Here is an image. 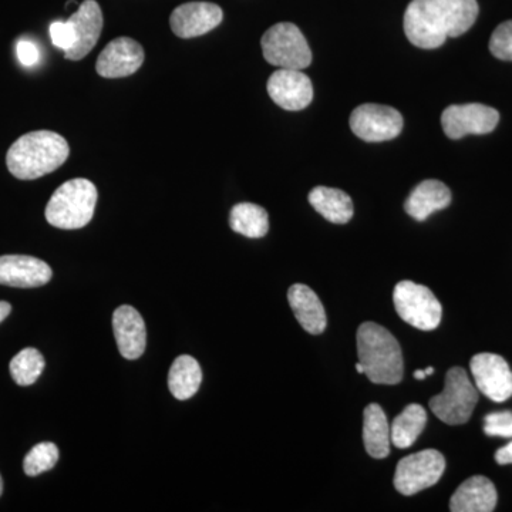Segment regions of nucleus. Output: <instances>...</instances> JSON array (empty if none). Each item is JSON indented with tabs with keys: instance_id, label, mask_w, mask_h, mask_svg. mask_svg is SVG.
Returning <instances> with one entry per match:
<instances>
[{
	"instance_id": "obj_1",
	"label": "nucleus",
	"mask_w": 512,
	"mask_h": 512,
	"mask_svg": "<svg viewBox=\"0 0 512 512\" xmlns=\"http://www.w3.org/2000/svg\"><path fill=\"white\" fill-rule=\"evenodd\" d=\"M69 156V144L60 134L32 131L18 138L9 148L6 165L13 177L29 181L53 173Z\"/></svg>"
},
{
	"instance_id": "obj_2",
	"label": "nucleus",
	"mask_w": 512,
	"mask_h": 512,
	"mask_svg": "<svg viewBox=\"0 0 512 512\" xmlns=\"http://www.w3.org/2000/svg\"><path fill=\"white\" fill-rule=\"evenodd\" d=\"M357 356L370 382L390 386L402 382V348L392 333L383 326L375 322H365L359 326Z\"/></svg>"
},
{
	"instance_id": "obj_3",
	"label": "nucleus",
	"mask_w": 512,
	"mask_h": 512,
	"mask_svg": "<svg viewBox=\"0 0 512 512\" xmlns=\"http://www.w3.org/2000/svg\"><path fill=\"white\" fill-rule=\"evenodd\" d=\"M97 188L86 178H74L57 188L46 207V220L60 229H80L92 221Z\"/></svg>"
},
{
	"instance_id": "obj_4",
	"label": "nucleus",
	"mask_w": 512,
	"mask_h": 512,
	"mask_svg": "<svg viewBox=\"0 0 512 512\" xmlns=\"http://www.w3.org/2000/svg\"><path fill=\"white\" fill-rule=\"evenodd\" d=\"M478 403L476 384L471 382L463 367H451L447 372L443 392L430 399V409L437 419L448 426H460L470 420Z\"/></svg>"
},
{
	"instance_id": "obj_5",
	"label": "nucleus",
	"mask_w": 512,
	"mask_h": 512,
	"mask_svg": "<svg viewBox=\"0 0 512 512\" xmlns=\"http://www.w3.org/2000/svg\"><path fill=\"white\" fill-rule=\"evenodd\" d=\"M266 62L279 69L305 70L311 66L312 52L298 26L276 23L261 40Z\"/></svg>"
},
{
	"instance_id": "obj_6",
	"label": "nucleus",
	"mask_w": 512,
	"mask_h": 512,
	"mask_svg": "<svg viewBox=\"0 0 512 512\" xmlns=\"http://www.w3.org/2000/svg\"><path fill=\"white\" fill-rule=\"evenodd\" d=\"M393 301L400 318L413 328L426 332L439 328L443 308L427 286L412 281L399 282L394 288Z\"/></svg>"
},
{
	"instance_id": "obj_7",
	"label": "nucleus",
	"mask_w": 512,
	"mask_h": 512,
	"mask_svg": "<svg viewBox=\"0 0 512 512\" xmlns=\"http://www.w3.org/2000/svg\"><path fill=\"white\" fill-rule=\"evenodd\" d=\"M446 470V458L440 451L429 450L410 454L397 464L394 487L403 495H414L439 483Z\"/></svg>"
},
{
	"instance_id": "obj_8",
	"label": "nucleus",
	"mask_w": 512,
	"mask_h": 512,
	"mask_svg": "<svg viewBox=\"0 0 512 512\" xmlns=\"http://www.w3.org/2000/svg\"><path fill=\"white\" fill-rule=\"evenodd\" d=\"M350 128L367 143L393 140L402 133L403 117L396 109L382 104H362L350 116Z\"/></svg>"
},
{
	"instance_id": "obj_9",
	"label": "nucleus",
	"mask_w": 512,
	"mask_h": 512,
	"mask_svg": "<svg viewBox=\"0 0 512 512\" xmlns=\"http://www.w3.org/2000/svg\"><path fill=\"white\" fill-rule=\"evenodd\" d=\"M500 121V113L485 104H453L441 114V126L451 140L468 134H488Z\"/></svg>"
},
{
	"instance_id": "obj_10",
	"label": "nucleus",
	"mask_w": 512,
	"mask_h": 512,
	"mask_svg": "<svg viewBox=\"0 0 512 512\" xmlns=\"http://www.w3.org/2000/svg\"><path fill=\"white\" fill-rule=\"evenodd\" d=\"M404 33L420 49H437L447 40V32L431 0H412L404 13Z\"/></svg>"
},
{
	"instance_id": "obj_11",
	"label": "nucleus",
	"mask_w": 512,
	"mask_h": 512,
	"mask_svg": "<svg viewBox=\"0 0 512 512\" xmlns=\"http://www.w3.org/2000/svg\"><path fill=\"white\" fill-rule=\"evenodd\" d=\"M471 373L478 392L495 403L507 402L512 396V370L504 357L480 353L471 359Z\"/></svg>"
},
{
	"instance_id": "obj_12",
	"label": "nucleus",
	"mask_w": 512,
	"mask_h": 512,
	"mask_svg": "<svg viewBox=\"0 0 512 512\" xmlns=\"http://www.w3.org/2000/svg\"><path fill=\"white\" fill-rule=\"evenodd\" d=\"M269 97L281 109L299 111L306 109L313 100L311 79L302 70L279 69L269 77Z\"/></svg>"
},
{
	"instance_id": "obj_13",
	"label": "nucleus",
	"mask_w": 512,
	"mask_h": 512,
	"mask_svg": "<svg viewBox=\"0 0 512 512\" xmlns=\"http://www.w3.org/2000/svg\"><path fill=\"white\" fill-rule=\"evenodd\" d=\"M144 59L146 55L140 43L131 37H117L100 53L96 70L104 79H121L136 73Z\"/></svg>"
},
{
	"instance_id": "obj_14",
	"label": "nucleus",
	"mask_w": 512,
	"mask_h": 512,
	"mask_svg": "<svg viewBox=\"0 0 512 512\" xmlns=\"http://www.w3.org/2000/svg\"><path fill=\"white\" fill-rule=\"evenodd\" d=\"M224 12L220 6L210 2H190L178 6L171 13L170 26L174 35L181 39H192L207 35L221 25Z\"/></svg>"
},
{
	"instance_id": "obj_15",
	"label": "nucleus",
	"mask_w": 512,
	"mask_h": 512,
	"mask_svg": "<svg viewBox=\"0 0 512 512\" xmlns=\"http://www.w3.org/2000/svg\"><path fill=\"white\" fill-rule=\"evenodd\" d=\"M67 22L72 25L76 40L72 49L64 53V57L72 62H79L89 55L99 42L103 30V12L96 0H84Z\"/></svg>"
},
{
	"instance_id": "obj_16",
	"label": "nucleus",
	"mask_w": 512,
	"mask_h": 512,
	"mask_svg": "<svg viewBox=\"0 0 512 512\" xmlns=\"http://www.w3.org/2000/svg\"><path fill=\"white\" fill-rule=\"evenodd\" d=\"M52 268L42 259L28 255L0 256V285L39 288L52 279Z\"/></svg>"
},
{
	"instance_id": "obj_17",
	"label": "nucleus",
	"mask_w": 512,
	"mask_h": 512,
	"mask_svg": "<svg viewBox=\"0 0 512 512\" xmlns=\"http://www.w3.org/2000/svg\"><path fill=\"white\" fill-rule=\"evenodd\" d=\"M113 330L124 359L136 360L143 356L147 345L146 323L133 306L123 305L116 309Z\"/></svg>"
},
{
	"instance_id": "obj_18",
	"label": "nucleus",
	"mask_w": 512,
	"mask_h": 512,
	"mask_svg": "<svg viewBox=\"0 0 512 512\" xmlns=\"http://www.w3.org/2000/svg\"><path fill=\"white\" fill-rule=\"evenodd\" d=\"M497 490L487 477L474 476L457 488L450 500L453 512H491L497 505Z\"/></svg>"
},
{
	"instance_id": "obj_19",
	"label": "nucleus",
	"mask_w": 512,
	"mask_h": 512,
	"mask_svg": "<svg viewBox=\"0 0 512 512\" xmlns=\"http://www.w3.org/2000/svg\"><path fill=\"white\" fill-rule=\"evenodd\" d=\"M288 301L293 315L301 323L302 328L311 335H320L325 332V308L315 292L309 286L296 284L289 288Z\"/></svg>"
},
{
	"instance_id": "obj_20",
	"label": "nucleus",
	"mask_w": 512,
	"mask_h": 512,
	"mask_svg": "<svg viewBox=\"0 0 512 512\" xmlns=\"http://www.w3.org/2000/svg\"><path fill=\"white\" fill-rule=\"evenodd\" d=\"M450 202L451 191L446 184L437 180H426L414 188L404 204V210L414 220L423 222L434 212L447 208Z\"/></svg>"
},
{
	"instance_id": "obj_21",
	"label": "nucleus",
	"mask_w": 512,
	"mask_h": 512,
	"mask_svg": "<svg viewBox=\"0 0 512 512\" xmlns=\"http://www.w3.org/2000/svg\"><path fill=\"white\" fill-rule=\"evenodd\" d=\"M390 426L379 404L372 403L363 412V443L370 457L382 460L390 454Z\"/></svg>"
},
{
	"instance_id": "obj_22",
	"label": "nucleus",
	"mask_w": 512,
	"mask_h": 512,
	"mask_svg": "<svg viewBox=\"0 0 512 512\" xmlns=\"http://www.w3.org/2000/svg\"><path fill=\"white\" fill-rule=\"evenodd\" d=\"M309 202L325 220L333 224H348L355 214L352 198L338 188H313L309 194Z\"/></svg>"
},
{
	"instance_id": "obj_23",
	"label": "nucleus",
	"mask_w": 512,
	"mask_h": 512,
	"mask_svg": "<svg viewBox=\"0 0 512 512\" xmlns=\"http://www.w3.org/2000/svg\"><path fill=\"white\" fill-rule=\"evenodd\" d=\"M448 37L464 35L478 18L477 0H431Z\"/></svg>"
},
{
	"instance_id": "obj_24",
	"label": "nucleus",
	"mask_w": 512,
	"mask_h": 512,
	"mask_svg": "<svg viewBox=\"0 0 512 512\" xmlns=\"http://www.w3.org/2000/svg\"><path fill=\"white\" fill-rule=\"evenodd\" d=\"M202 372L200 363L191 356H180L174 360L168 373V387L175 399L188 400L200 389Z\"/></svg>"
},
{
	"instance_id": "obj_25",
	"label": "nucleus",
	"mask_w": 512,
	"mask_h": 512,
	"mask_svg": "<svg viewBox=\"0 0 512 512\" xmlns=\"http://www.w3.org/2000/svg\"><path fill=\"white\" fill-rule=\"evenodd\" d=\"M427 424V413L420 404H409L399 416L394 419L390 427V437L392 443L397 448L412 447L414 441L424 431Z\"/></svg>"
},
{
	"instance_id": "obj_26",
	"label": "nucleus",
	"mask_w": 512,
	"mask_h": 512,
	"mask_svg": "<svg viewBox=\"0 0 512 512\" xmlns=\"http://www.w3.org/2000/svg\"><path fill=\"white\" fill-rule=\"evenodd\" d=\"M229 225L232 231L248 238H262L269 231L268 212L251 202L235 205L229 214Z\"/></svg>"
},
{
	"instance_id": "obj_27",
	"label": "nucleus",
	"mask_w": 512,
	"mask_h": 512,
	"mask_svg": "<svg viewBox=\"0 0 512 512\" xmlns=\"http://www.w3.org/2000/svg\"><path fill=\"white\" fill-rule=\"evenodd\" d=\"M10 375L19 386H30L39 379L45 370V359L35 348H26L10 362Z\"/></svg>"
},
{
	"instance_id": "obj_28",
	"label": "nucleus",
	"mask_w": 512,
	"mask_h": 512,
	"mask_svg": "<svg viewBox=\"0 0 512 512\" xmlns=\"http://www.w3.org/2000/svg\"><path fill=\"white\" fill-rule=\"evenodd\" d=\"M59 460V448L53 443H40L29 451L23 461V470L29 477L40 476L52 470Z\"/></svg>"
},
{
	"instance_id": "obj_29",
	"label": "nucleus",
	"mask_w": 512,
	"mask_h": 512,
	"mask_svg": "<svg viewBox=\"0 0 512 512\" xmlns=\"http://www.w3.org/2000/svg\"><path fill=\"white\" fill-rule=\"evenodd\" d=\"M490 52L497 59L512 62V20L501 23L490 39Z\"/></svg>"
},
{
	"instance_id": "obj_30",
	"label": "nucleus",
	"mask_w": 512,
	"mask_h": 512,
	"mask_svg": "<svg viewBox=\"0 0 512 512\" xmlns=\"http://www.w3.org/2000/svg\"><path fill=\"white\" fill-rule=\"evenodd\" d=\"M484 433L490 437H503V439H511L512 413L498 412L488 414L484 420Z\"/></svg>"
},
{
	"instance_id": "obj_31",
	"label": "nucleus",
	"mask_w": 512,
	"mask_h": 512,
	"mask_svg": "<svg viewBox=\"0 0 512 512\" xmlns=\"http://www.w3.org/2000/svg\"><path fill=\"white\" fill-rule=\"evenodd\" d=\"M50 37H52L53 45L57 49L63 50L64 53L69 52L74 46V30L69 22H55L50 25Z\"/></svg>"
},
{
	"instance_id": "obj_32",
	"label": "nucleus",
	"mask_w": 512,
	"mask_h": 512,
	"mask_svg": "<svg viewBox=\"0 0 512 512\" xmlns=\"http://www.w3.org/2000/svg\"><path fill=\"white\" fill-rule=\"evenodd\" d=\"M20 63L26 67L35 66L40 59L39 49H37L35 43L29 42V40H20L18 47H16Z\"/></svg>"
},
{
	"instance_id": "obj_33",
	"label": "nucleus",
	"mask_w": 512,
	"mask_h": 512,
	"mask_svg": "<svg viewBox=\"0 0 512 512\" xmlns=\"http://www.w3.org/2000/svg\"><path fill=\"white\" fill-rule=\"evenodd\" d=\"M495 461H497L500 466L512 464V441L495 453Z\"/></svg>"
},
{
	"instance_id": "obj_34",
	"label": "nucleus",
	"mask_w": 512,
	"mask_h": 512,
	"mask_svg": "<svg viewBox=\"0 0 512 512\" xmlns=\"http://www.w3.org/2000/svg\"><path fill=\"white\" fill-rule=\"evenodd\" d=\"M10 311H12V306L8 302H0V322L8 318Z\"/></svg>"
},
{
	"instance_id": "obj_35",
	"label": "nucleus",
	"mask_w": 512,
	"mask_h": 512,
	"mask_svg": "<svg viewBox=\"0 0 512 512\" xmlns=\"http://www.w3.org/2000/svg\"><path fill=\"white\" fill-rule=\"evenodd\" d=\"M413 376H414V379H417V380H424L427 377L426 372H424V370H416V372H414Z\"/></svg>"
},
{
	"instance_id": "obj_36",
	"label": "nucleus",
	"mask_w": 512,
	"mask_h": 512,
	"mask_svg": "<svg viewBox=\"0 0 512 512\" xmlns=\"http://www.w3.org/2000/svg\"><path fill=\"white\" fill-rule=\"evenodd\" d=\"M356 370H357V373H365V370H363L362 363H360V362L357 363Z\"/></svg>"
},
{
	"instance_id": "obj_37",
	"label": "nucleus",
	"mask_w": 512,
	"mask_h": 512,
	"mask_svg": "<svg viewBox=\"0 0 512 512\" xmlns=\"http://www.w3.org/2000/svg\"><path fill=\"white\" fill-rule=\"evenodd\" d=\"M424 372H426L427 376H430V375H433L434 369H433V367H427V369L424 370Z\"/></svg>"
},
{
	"instance_id": "obj_38",
	"label": "nucleus",
	"mask_w": 512,
	"mask_h": 512,
	"mask_svg": "<svg viewBox=\"0 0 512 512\" xmlns=\"http://www.w3.org/2000/svg\"><path fill=\"white\" fill-rule=\"evenodd\" d=\"M3 493V480L2 477H0V495Z\"/></svg>"
}]
</instances>
